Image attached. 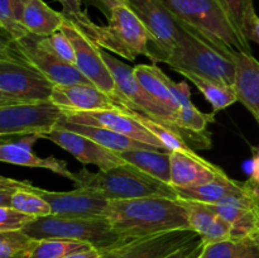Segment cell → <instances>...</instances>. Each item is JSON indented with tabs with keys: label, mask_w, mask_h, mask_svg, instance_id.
<instances>
[{
	"label": "cell",
	"mask_w": 259,
	"mask_h": 258,
	"mask_svg": "<svg viewBox=\"0 0 259 258\" xmlns=\"http://www.w3.org/2000/svg\"><path fill=\"white\" fill-rule=\"evenodd\" d=\"M105 218L125 239L134 240L176 229H191L185 205L164 196L111 200Z\"/></svg>",
	"instance_id": "obj_1"
},
{
	"label": "cell",
	"mask_w": 259,
	"mask_h": 258,
	"mask_svg": "<svg viewBox=\"0 0 259 258\" xmlns=\"http://www.w3.org/2000/svg\"><path fill=\"white\" fill-rule=\"evenodd\" d=\"M67 20L73 23L101 50L115 53L129 61H134L138 56H149L151 38L148 30L126 4L119 5L113 10L108 25L94 23L85 10L78 17Z\"/></svg>",
	"instance_id": "obj_2"
},
{
	"label": "cell",
	"mask_w": 259,
	"mask_h": 258,
	"mask_svg": "<svg viewBox=\"0 0 259 258\" xmlns=\"http://www.w3.org/2000/svg\"><path fill=\"white\" fill-rule=\"evenodd\" d=\"M72 181L76 187L100 192L110 201L149 196L179 199L176 189L172 185L159 181L129 163L108 171L90 172L82 168L73 174Z\"/></svg>",
	"instance_id": "obj_3"
},
{
	"label": "cell",
	"mask_w": 259,
	"mask_h": 258,
	"mask_svg": "<svg viewBox=\"0 0 259 258\" xmlns=\"http://www.w3.org/2000/svg\"><path fill=\"white\" fill-rule=\"evenodd\" d=\"M232 53L223 51L182 22L179 43L164 63L176 72L186 71L217 82L234 85L235 66Z\"/></svg>",
	"instance_id": "obj_4"
},
{
	"label": "cell",
	"mask_w": 259,
	"mask_h": 258,
	"mask_svg": "<svg viewBox=\"0 0 259 258\" xmlns=\"http://www.w3.org/2000/svg\"><path fill=\"white\" fill-rule=\"evenodd\" d=\"M23 232L34 239L57 238L88 243L100 252L131 242L121 237L106 218H65L48 215L34 219Z\"/></svg>",
	"instance_id": "obj_5"
},
{
	"label": "cell",
	"mask_w": 259,
	"mask_h": 258,
	"mask_svg": "<svg viewBox=\"0 0 259 258\" xmlns=\"http://www.w3.org/2000/svg\"><path fill=\"white\" fill-rule=\"evenodd\" d=\"M185 24L228 53L234 51L253 55L249 40L237 32L215 0H164Z\"/></svg>",
	"instance_id": "obj_6"
},
{
	"label": "cell",
	"mask_w": 259,
	"mask_h": 258,
	"mask_svg": "<svg viewBox=\"0 0 259 258\" xmlns=\"http://www.w3.org/2000/svg\"><path fill=\"white\" fill-rule=\"evenodd\" d=\"M55 83L0 45V105L51 100Z\"/></svg>",
	"instance_id": "obj_7"
},
{
	"label": "cell",
	"mask_w": 259,
	"mask_h": 258,
	"mask_svg": "<svg viewBox=\"0 0 259 258\" xmlns=\"http://www.w3.org/2000/svg\"><path fill=\"white\" fill-rule=\"evenodd\" d=\"M65 118V111L51 100L0 105V142L12 138L45 134L56 129Z\"/></svg>",
	"instance_id": "obj_8"
},
{
	"label": "cell",
	"mask_w": 259,
	"mask_h": 258,
	"mask_svg": "<svg viewBox=\"0 0 259 258\" xmlns=\"http://www.w3.org/2000/svg\"><path fill=\"white\" fill-rule=\"evenodd\" d=\"M149 33V56L153 63L166 62L179 43L182 22L164 0H126Z\"/></svg>",
	"instance_id": "obj_9"
},
{
	"label": "cell",
	"mask_w": 259,
	"mask_h": 258,
	"mask_svg": "<svg viewBox=\"0 0 259 258\" xmlns=\"http://www.w3.org/2000/svg\"><path fill=\"white\" fill-rule=\"evenodd\" d=\"M2 45L5 46L19 60L39 71L55 85H73V83H91L77 67L53 56L38 43V35L29 34L19 40L7 39L2 37Z\"/></svg>",
	"instance_id": "obj_10"
},
{
	"label": "cell",
	"mask_w": 259,
	"mask_h": 258,
	"mask_svg": "<svg viewBox=\"0 0 259 258\" xmlns=\"http://www.w3.org/2000/svg\"><path fill=\"white\" fill-rule=\"evenodd\" d=\"M61 29L66 33L70 40L72 42L76 52V67L77 70L90 81L93 85L100 89L101 91L110 95L115 99L118 103L126 106L125 101L119 94L116 88L115 80L111 75L110 70L106 66L103 56H101V48L98 47L91 39H89L73 23L65 18V22ZM128 108V106H126ZM131 109V108H129Z\"/></svg>",
	"instance_id": "obj_11"
},
{
	"label": "cell",
	"mask_w": 259,
	"mask_h": 258,
	"mask_svg": "<svg viewBox=\"0 0 259 258\" xmlns=\"http://www.w3.org/2000/svg\"><path fill=\"white\" fill-rule=\"evenodd\" d=\"M101 56H103L104 61H105L106 66L110 70L111 75H113L114 80H115L116 88H118L119 94L121 98L125 101L126 106L133 110L139 111L142 114H146L147 116L156 119V120L162 121V123L167 124V125L172 126L175 131L180 132L175 124L174 116L163 108L159 105L146 90L143 86L139 83L137 80L136 75H134V70L132 66L126 65V63L121 62L118 58L113 57L108 51L101 50ZM182 136V134H181ZM184 138V137H182Z\"/></svg>",
	"instance_id": "obj_12"
},
{
	"label": "cell",
	"mask_w": 259,
	"mask_h": 258,
	"mask_svg": "<svg viewBox=\"0 0 259 258\" xmlns=\"http://www.w3.org/2000/svg\"><path fill=\"white\" fill-rule=\"evenodd\" d=\"M28 187L48 202L52 215L65 218H105L110 200L94 190L76 187L71 191H50L28 182Z\"/></svg>",
	"instance_id": "obj_13"
},
{
	"label": "cell",
	"mask_w": 259,
	"mask_h": 258,
	"mask_svg": "<svg viewBox=\"0 0 259 258\" xmlns=\"http://www.w3.org/2000/svg\"><path fill=\"white\" fill-rule=\"evenodd\" d=\"M199 238L192 229L171 230L104 250L101 258H166Z\"/></svg>",
	"instance_id": "obj_14"
},
{
	"label": "cell",
	"mask_w": 259,
	"mask_h": 258,
	"mask_svg": "<svg viewBox=\"0 0 259 258\" xmlns=\"http://www.w3.org/2000/svg\"><path fill=\"white\" fill-rule=\"evenodd\" d=\"M211 207L232 225L233 238L238 239L259 230V186L250 179L242 191Z\"/></svg>",
	"instance_id": "obj_15"
},
{
	"label": "cell",
	"mask_w": 259,
	"mask_h": 258,
	"mask_svg": "<svg viewBox=\"0 0 259 258\" xmlns=\"http://www.w3.org/2000/svg\"><path fill=\"white\" fill-rule=\"evenodd\" d=\"M169 90L179 104L176 125L182 133L185 141H191L201 148H210L211 139L206 131L207 125L215 121V113H202L191 101V91L185 81L176 82L166 73L163 75Z\"/></svg>",
	"instance_id": "obj_16"
},
{
	"label": "cell",
	"mask_w": 259,
	"mask_h": 258,
	"mask_svg": "<svg viewBox=\"0 0 259 258\" xmlns=\"http://www.w3.org/2000/svg\"><path fill=\"white\" fill-rule=\"evenodd\" d=\"M129 110H101V111H65V119L71 123L95 125L110 129L119 134L129 137L136 141L143 142L152 147L167 152L163 144L154 134L142 125Z\"/></svg>",
	"instance_id": "obj_17"
},
{
	"label": "cell",
	"mask_w": 259,
	"mask_h": 258,
	"mask_svg": "<svg viewBox=\"0 0 259 258\" xmlns=\"http://www.w3.org/2000/svg\"><path fill=\"white\" fill-rule=\"evenodd\" d=\"M42 138L57 144L82 164H94L98 167L99 171H108L126 163L115 152L106 149L86 136L61 126L45 134Z\"/></svg>",
	"instance_id": "obj_18"
},
{
	"label": "cell",
	"mask_w": 259,
	"mask_h": 258,
	"mask_svg": "<svg viewBox=\"0 0 259 258\" xmlns=\"http://www.w3.org/2000/svg\"><path fill=\"white\" fill-rule=\"evenodd\" d=\"M51 101L60 106L63 111L129 110V108L118 103L93 83L56 85Z\"/></svg>",
	"instance_id": "obj_19"
},
{
	"label": "cell",
	"mask_w": 259,
	"mask_h": 258,
	"mask_svg": "<svg viewBox=\"0 0 259 258\" xmlns=\"http://www.w3.org/2000/svg\"><path fill=\"white\" fill-rule=\"evenodd\" d=\"M38 138L40 137L32 134L22 137L17 141L0 143V161L17 166L50 169L60 176L72 180L73 172L68 169L65 161L57 159L56 157H39L33 152V144Z\"/></svg>",
	"instance_id": "obj_20"
},
{
	"label": "cell",
	"mask_w": 259,
	"mask_h": 258,
	"mask_svg": "<svg viewBox=\"0 0 259 258\" xmlns=\"http://www.w3.org/2000/svg\"><path fill=\"white\" fill-rule=\"evenodd\" d=\"M171 185L174 187H191L207 184L224 174L222 167L204 157H191L182 152H169Z\"/></svg>",
	"instance_id": "obj_21"
},
{
	"label": "cell",
	"mask_w": 259,
	"mask_h": 258,
	"mask_svg": "<svg viewBox=\"0 0 259 258\" xmlns=\"http://www.w3.org/2000/svg\"><path fill=\"white\" fill-rule=\"evenodd\" d=\"M235 66L234 88L238 101L248 109L259 125V61L245 52L232 53Z\"/></svg>",
	"instance_id": "obj_22"
},
{
	"label": "cell",
	"mask_w": 259,
	"mask_h": 258,
	"mask_svg": "<svg viewBox=\"0 0 259 258\" xmlns=\"http://www.w3.org/2000/svg\"><path fill=\"white\" fill-rule=\"evenodd\" d=\"M189 215L190 228L196 232L205 244L232 239L233 228L227 220L220 217L211 205L194 200L180 199Z\"/></svg>",
	"instance_id": "obj_23"
},
{
	"label": "cell",
	"mask_w": 259,
	"mask_h": 258,
	"mask_svg": "<svg viewBox=\"0 0 259 258\" xmlns=\"http://www.w3.org/2000/svg\"><path fill=\"white\" fill-rule=\"evenodd\" d=\"M0 206L17 209L33 218L52 215V209L45 199L28 187V181L0 177Z\"/></svg>",
	"instance_id": "obj_24"
},
{
	"label": "cell",
	"mask_w": 259,
	"mask_h": 258,
	"mask_svg": "<svg viewBox=\"0 0 259 258\" xmlns=\"http://www.w3.org/2000/svg\"><path fill=\"white\" fill-rule=\"evenodd\" d=\"M61 128L68 129V131L76 132L82 136H86L88 138L93 139L100 146L105 147L106 149L115 152V153H121L125 151H132V149H153V151H161V149L152 147L149 144L143 143V142L136 141L129 137L119 134L116 132L110 131V129L101 128V126L95 125H85V124H77V123H71L67 121L65 118L61 120L58 124Z\"/></svg>",
	"instance_id": "obj_25"
},
{
	"label": "cell",
	"mask_w": 259,
	"mask_h": 258,
	"mask_svg": "<svg viewBox=\"0 0 259 258\" xmlns=\"http://www.w3.org/2000/svg\"><path fill=\"white\" fill-rule=\"evenodd\" d=\"M245 186V181H237L223 174L218 176L214 181L207 184L191 187H175L180 199L194 200L204 204L215 205L230 195L238 194Z\"/></svg>",
	"instance_id": "obj_26"
},
{
	"label": "cell",
	"mask_w": 259,
	"mask_h": 258,
	"mask_svg": "<svg viewBox=\"0 0 259 258\" xmlns=\"http://www.w3.org/2000/svg\"><path fill=\"white\" fill-rule=\"evenodd\" d=\"M65 17L43 0H28L22 14V23L30 34L47 37L62 28Z\"/></svg>",
	"instance_id": "obj_27"
},
{
	"label": "cell",
	"mask_w": 259,
	"mask_h": 258,
	"mask_svg": "<svg viewBox=\"0 0 259 258\" xmlns=\"http://www.w3.org/2000/svg\"><path fill=\"white\" fill-rule=\"evenodd\" d=\"M133 70L137 80L143 86L144 90L174 116L175 124H176L179 104L166 83L163 71L156 65H137L134 66Z\"/></svg>",
	"instance_id": "obj_28"
},
{
	"label": "cell",
	"mask_w": 259,
	"mask_h": 258,
	"mask_svg": "<svg viewBox=\"0 0 259 258\" xmlns=\"http://www.w3.org/2000/svg\"><path fill=\"white\" fill-rule=\"evenodd\" d=\"M126 163L146 172L149 176L171 185V157L169 152L153 149H132L118 153Z\"/></svg>",
	"instance_id": "obj_29"
},
{
	"label": "cell",
	"mask_w": 259,
	"mask_h": 258,
	"mask_svg": "<svg viewBox=\"0 0 259 258\" xmlns=\"http://www.w3.org/2000/svg\"><path fill=\"white\" fill-rule=\"evenodd\" d=\"M179 73L196 86L197 90L204 95V98L212 106L214 113L224 110L228 106L238 101L237 90H235L234 85H225V83L217 82V81L209 80V78L201 77V76L186 72V71H181Z\"/></svg>",
	"instance_id": "obj_30"
},
{
	"label": "cell",
	"mask_w": 259,
	"mask_h": 258,
	"mask_svg": "<svg viewBox=\"0 0 259 258\" xmlns=\"http://www.w3.org/2000/svg\"><path fill=\"white\" fill-rule=\"evenodd\" d=\"M131 114L142 125L146 126L152 134H154L159 139V142L163 144L167 152H182V153L189 154L191 157H200L194 151V148H191L189 143L182 138L181 134L177 131H175L172 126L167 125V124L162 123V121L156 120V119L151 118V116H147L146 114L133 110V109L131 110Z\"/></svg>",
	"instance_id": "obj_31"
},
{
	"label": "cell",
	"mask_w": 259,
	"mask_h": 258,
	"mask_svg": "<svg viewBox=\"0 0 259 258\" xmlns=\"http://www.w3.org/2000/svg\"><path fill=\"white\" fill-rule=\"evenodd\" d=\"M90 244L77 240L57 239H34L27 250L19 258H62L76 252L91 249Z\"/></svg>",
	"instance_id": "obj_32"
},
{
	"label": "cell",
	"mask_w": 259,
	"mask_h": 258,
	"mask_svg": "<svg viewBox=\"0 0 259 258\" xmlns=\"http://www.w3.org/2000/svg\"><path fill=\"white\" fill-rule=\"evenodd\" d=\"M28 0H0V29L2 37L19 40L29 35L22 23V14Z\"/></svg>",
	"instance_id": "obj_33"
},
{
	"label": "cell",
	"mask_w": 259,
	"mask_h": 258,
	"mask_svg": "<svg viewBox=\"0 0 259 258\" xmlns=\"http://www.w3.org/2000/svg\"><path fill=\"white\" fill-rule=\"evenodd\" d=\"M38 43L53 56L62 60L63 62L73 66L76 65L75 47L62 29L47 37H38Z\"/></svg>",
	"instance_id": "obj_34"
},
{
	"label": "cell",
	"mask_w": 259,
	"mask_h": 258,
	"mask_svg": "<svg viewBox=\"0 0 259 258\" xmlns=\"http://www.w3.org/2000/svg\"><path fill=\"white\" fill-rule=\"evenodd\" d=\"M230 20L233 27L244 39V25L248 15L254 10L252 0H215ZM248 40V39H247Z\"/></svg>",
	"instance_id": "obj_35"
},
{
	"label": "cell",
	"mask_w": 259,
	"mask_h": 258,
	"mask_svg": "<svg viewBox=\"0 0 259 258\" xmlns=\"http://www.w3.org/2000/svg\"><path fill=\"white\" fill-rule=\"evenodd\" d=\"M33 240L34 238L23 230L0 232V258H19Z\"/></svg>",
	"instance_id": "obj_36"
},
{
	"label": "cell",
	"mask_w": 259,
	"mask_h": 258,
	"mask_svg": "<svg viewBox=\"0 0 259 258\" xmlns=\"http://www.w3.org/2000/svg\"><path fill=\"white\" fill-rule=\"evenodd\" d=\"M239 253L240 239L232 238L222 242L205 244L199 258H238Z\"/></svg>",
	"instance_id": "obj_37"
},
{
	"label": "cell",
	"mask_w": 259,
	"mask_h": 258,
	"mask_svg": "<svg viewBox=\"0 0 259 258\" xmlns=\"http://www.w3.org/2000/svg\"><path fill=\"white\" fill-rule=\"evenodd\" d=\"M37 218L24 214L13 207L0 206V232H13V230H23L29 223Z\"/></svg>",
	"instance_id": "obj_38"
},
{
	"label": "cell",
	"mask_w": 259,
	"mask_h": 258,
	"mask_svg": "<svg viewBox=\"0 0 259 258\" xmlns=\"http://www.w3.org/2000/svg\"><path fill=\"white\" fill-rule=\"evenodd\" d=\"M240 239V253L238 258H259V230Z\"/></svg>",
	"instance_id": "obj_39"
},
{
	"label": "cell",
	"mask_w": 259,
	"mask_h": 258,
	"mask_svg": "<svg viewBox=\"0 0 259 258\" xmlns=\"http://www.w3.org/2000/svg\"><path fill=\"white\" fill-rule=\"evenodd\" d=\"M205 243L202 242L201 238L189 243L187 245L182 247L181 249L176 250L175 253L169 254L166 258H199L201 255L202 249H204Z\"/></svg>",
	"instance_id": "obj_40"
},
{
	"label": "cell",
	"mask_w": 259,
	"mask_h": 258,
	"mask_svg": "<svg viewBox=\"0 0 259 258\" xmlns=\"http://www.w3.org/2000/svg\"><path fill=\"white\" fill-rule=\"evenodd\" d=\"M244 37L248 40H253L259 45V17L255 10H253L245 20Z\"/></svg>",
	"instance_id": "obj_41"
},
{
	"label": "cell",
	"mask_w": 259,
	"mask_h": 258,
	"mask_svg": "<svg viewBox=\"0 0 259 258\" xmlns=\"http://www.w3.org/2000/svg\"><path fill=\"white\" fill-rule=\"evenodd\" d=\"M83 2L86 4L94 5L99 10H101V13L106 17V19L111 17V13L116 7L126 4V0H83Z\"/></svg>",
	"instance_id": "obj_42"
},
{
	"label": "cell",
	"mask_w": 259,
	"mask_h": 258,
	"mask_svg": "<svg viewBox=\"0 0 259 258\" xmlns=\"http://www.w3.org/2000/svg\"><path fill=\"white\" fill-rule=\"evenodd\" d=\"M81 2L82 0H58L61 5H62V14L66 19H71V18L78 17L83 10H81Z\"/></svg>",
	"instance_id": "obj_43"
},
{
	"label": "cell",
	"mask_w": 259,
	"mask_h": 258,
	"mask_svg": "<svg viewBox=\"0 0 259 258\" xmlns=\"http://www.w3.org/2000/svg\"><path fill=\"white\" fill-rule=\"evenodd\" d=\"M62 258H101V252L95 248H91V249L82 250V252H76L72 254L65 255Z\"/></svg>",
	"instance_id": "obj_44"
},
{
	"label": "cell",
	"mask_w": 259,
	"mask_h": 258,
	"mask_svg": "<svg viewBox=\"0 0 259 258\" xmlns=\"http://www.w3.org/2000/svg\"><path fill=\"white\" fill-rule=\"evenodd\" d=\"M250 180L259 186V151H253L252 174H250Z\"/></svg>",
	"instance_id": "obj_45"
},
{
	"label": "cell",
	"mask_w": 259,
	"mask_h": 258,
	"mask_svg": "<svg viewBox=\"0 0 259 258\" xmlns=\"http://www.w3.org/2000/svg\"><path fill=\"white\" fill-rule=\"evenodd\" d=\"M253 151H259V146H257V147H254V148H252Z\"/></svg>",
	"instance_id": "obj_46"
}]
</instances>
